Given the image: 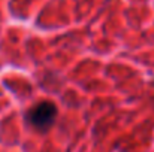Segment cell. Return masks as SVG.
<instances>
[{
    "label": "cell",
    "mask_w": 154,
    "mask_h": 152,
    "mask_svg": "<svg viewBox=\"0 0 154 152\" xmlns=\"http://www.w3.org/2000/svg\"><path fill=\"white\" fill-rule=\"evenodd\" d=\"M57 116V107L51 101H41L39 104H35L29 113L27 121L39 131H45L51 127Z\"/></svg>",
    "instance_id": "obj_1"
}]
</instances>
